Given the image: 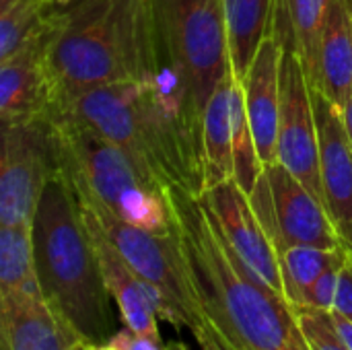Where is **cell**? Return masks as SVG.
<instances>
[{
  "instance_id": "277c9868",
  "label": "cell",
  "mask_w": 352,
  "mask_h": 350,
  "mask_svg": "<svg viewBox=\"0 0 352 350\" xmlns=\"http://www.w3.org/2000/svg\"><path fill=\"white\" fill-rule=\"evenodd\" d=\"M50 126L58 175L78 204L151 233L177 231L169 188L136 157L70 118H54Z\"/></svg>"
},
{
  "instance_id": "7a4b0ae2",
  "label": "cell",
  "mask_w": 352,
  "mask_h": 350,
  "mask_svg": "<svg viewBox=\"0 0 352 350\" xmlns=\"http://www.w3.org/2000/svg\"><path fill=\"white\" fill-rule=\"evenodd\" d=\"M54 118L95 130L136 157L165 188L202 198V151L146 85L126 80L62 93L54 101Z\"/></svg>"
},
{
  "instance_id": "ac0fdd59",
  "label": "cell",
  "mask_w": 352,
  "mask_h": 350,
  "mask_svg": "<svg viewBox=\"0 0 352 350\" xmlns=\"http://www.w3.org/2000/svg\"><path fill=\"white\" fill-rule=\"evenodd\" d=\"M233 83L235 74H227L212 91L202 116V159H204V192L233 179Z\"/></svg>"
},
{
  "instance_id": "f546056e",
  "label": "cell",
  "mask_w": 352,
  "mask_h": 350,
  "mask_svg": "<svg viewBox=\"0 0 352 350\" xmlns=\"http://www.w3.org/2000/svg\"><path fill=\"white\" fill-rule=\"evenodd\" d=\"M332 318H334V324H336V328H338L340 336L344 338V342H346L352 350V322L351 320H346L344 316L336 314V311H332Z\"/></svg>"
},
{
  "instance_id": "7402d4cb",
  "label": "cell",
  "mask_w": 352,
  "mask_h": 350,
  "mask_svg": "<svg viewBox=\"0 0 352 350\" xmlns=\"http://www.w3.org/2000/svg\"><path fill=\"white\" fill-rule=\"evenodd\" d=\"M16 291H41L31 225L0 227V295Z\"/></svg>"
},
{
  "instance_id": "7c38bea8",
  "label": "cell",
  "mask_w": 352,
  "mask_h": 350,
  "mask_svg": "<svg viewBox=\"0 0 352 350\" xmlns=\"http://www.w3.org/2000/svg\"><path fill=\"white\" fill-rule=\"evenodd\" d=\"M212 210L219 229L241 262L272 291L283 295V276L276 248L272 245L264 225L260 223L250 196L235 179L210 188L202 194Z\"/></svg>"
},
{
  "instance_id": "d6986e66",
  "label": "cell",
  "mask_w": 352,
  "mask_h": 350,
  "mask_svg": "<svg viewBox=\"0 0 352 350\" xmlns=\"http://www.w3.org/2000/svg\"><path fill=\"white\" fill-rule=\"evenodd\" d=\"M223 6L231 70L241 83L264 39L274 31L278 0H223Z\"/></svg>"
},
{
  "instance_id": "cb8c5ba5",
  "label": "cell",
  "mask_w": 352,
  "mask_h": 350,
  "mask_svg": "<svg viewBox=\"0 0 352 350\" xmlns=\"http://www.w3.org/2000/svg\"><path fill=\"white\" fill-rule=\"evenodd\" d=\"M45 25V0H0V62L33 39Z\"/></svg>"
},
{
  "instance_id": "2e32d148",
  "label": "cell",
  "mask_w": 352,
  "mask_h": 350,
  "mask_svg": "<svg viewBox=\"0 0 352 350\" xmlns=\"http://www.w3.org/2000/svg\"><path fill=\"white\" fill-rule=\"evenodd\" d=\"M280 64L283 45L276 35H270L264 39L245 78L241 80L248 120L264 167L278 161L276 144L280 126Z\"/></svg>"
},
{
  "instance_id": "9a60e30c",
  "label": "cell",
  "mask_w": 352,
  "mask_h": 350,
  "mask_svg": "<svg viewBox=\"0 0 352 350\" xmlns=\"http://www.w3.org/2000/svg\"><path fill=\"white\" fill-rule=\"evenodd\" d=\"M87 340L64 320L41 291L0 295L2 350H76Z\"/></svg>"
},
{
  "instance_id": "484cf974",
  "label": "cell",
  "mask_w": 352,
  "mask_h": 350,
  "mask_svg": "<svg viewBox=\"0 0 352 350\" xmlns=\"http://www.w3.org/2000/svg\"><path fill=\"white\" fill-rule=\"evenodd\" d=\"M346 262V256L342 260H338L336 264H332L311 287L309 297L305 307H314V309H324V311H332L334 309V301H336V293H338V285H340V270Z\"/></svg>"
},
{
  "instance_id": "44dd1931",
  "label": "cell",
  "mask_w": 352,
  "mask_h": 350,
  "mask_svg": "<svg viewBox=\"0 0 352 350\" xmlns=\"http://www.w3.org/2000/svg\"><path fill=\"white\" fill-rule=\"evenodd\" d=\"M334 0H278L285 19L295 35V45L311 87L318 85L320 45Z\"/></svg>"
},
{
  "instance_id": "30bf717a",
  "label": "cell",
  "mask_w": 352,
  "mask_h": 350,
  "mask_svg": "<svg viewBox=\"0 0 352 350\" xmlns=\"http://www.w3.org/2000/svg\"><path fill=\"white\" fill-rule=\"evenodd\" d=\"M274 35L283 45L280 126L276 144L278 161L324 202L320 132L314 109L311 83L297 52L293 31L278 29Z\"/></svg>"
},
{
  "instance_id": "5b68a950",
  "label": "cell",
  "mask_w": 352,
  "mask_h": 350,
  "mask_svg": "<svg viewBox=\"0 0 352 350\" xmlns=\"http://www.w3.org/2000/svg\"><path fill=\"white\" fill-rule=\"evenodd\" d=\"M45 21L56 97L136 80L146 0H45Z\"/></svg>"
},
{
  "instance_id": "4dcf8cb0",
  "label": "cell",
  "mask_w": 352,
  "mask_h": 350,
  "mask_svg": "<svg viewBox=\"0 0 352 350\" xmlns=\"http://www.w3.org/2000/svg\"><path fill=\"white\" fill-rule=\"evenodd\" d=\"M338 111H340L342 124H344V128H346V134H349V140H351L352 144V95L351 99L342 105V109H338Z\"/></svg>"
},
{
  "instance_id": "5bb4252c",
  "label": "cell",
  "mask_w": 352,
  "mask_h": 350,
  "mask_svg": "<svg viewBox=\"0 0 352 350\" xmlns=\"http://www.w3.org/2000/svg\"><path fill=\"white\" fill-rule=\"evenodd\" d=\"M80 215L93 239V248L101 266L105 287L118 305L122 324L134 334L163 342L157 326L159 318L167 322V305L163 297L126 264V260L120 256V252L101 231V227L91 217V212L80 206Z\"/></svg>"
},
{
  "instance_id": "3957f363",
  "label": "cell",
  "mask_w": 352,
  "mask_h": 350,
  "mask_svg": "<svg viewBox=\"0 0 352 350\" xmlns=\"http://www.w3.org/2000/svg\"><path fill=\"white\" fill-rule=\"evenodd\" d=\"M31 235L37 281L45 301L87 342L105 344L113 334L111 295L76 196L58 173L41 194Z\"/></svg>"
},
{
  "instance_id": "4316f807",
  "label": "cell",
  "mask_w": 352,
  "mask_h": 350,
  "mask_svg": "<svg viewBox=\"0 0 352 350\" xmlns=\"http://www.w3.org/2000/svg\"><path fill=\"white\" fill-rule=\"evenodd\" d=\"M107 344L116 350H167V344L151 340V338L140 336V334H134L126 326H124V330L113 332L111 338L107 340Z\"/></svg>"
},
{
  "instance_id": "8fae6325",
  "label": "cell",
  "mask_w": 352,
  "mask_h": 350,
  "mask_svg": "<svg viewBox=\"0 0 352 350\" xmlns=\"http://www.w3.org/2000/svg\"><path fill=\"white\" fill-rule=\"evenodd\" d=\"M54 31L43 29L0 62V120L2 124H25L50 120L56 99V83L50 66Z\"/></svg>"
},
{
  "instance_id": "1f68e13d",
  "label": "cell",
  "mask_w": 352,
  "mask_h": 350,
  "mask_svg": "<svg viewBox=\"0 0 352 350\" xmlns=\"http://www.w3.org/2000/svg\"><path fill=\"white\" fill-rule=\"evenodd\" d=\"M76 350H116V349H111L107 342L105 344H95V342H85V344H80L78 349Z\"/></svg>"
},
{
  "instance_id": "8992f818",
  "label": "cell",
  "mask_w": 352,
  "mask_h": 350,
  "mask_svg": "<svg viewBox=\"0 0 352 350\" xmlns=\"http://www.w3.org/2000/svg\"><path fill=\"white\" fill-rule=\"evenodd\" d=\"M151 10L202 130L212 91L233 72L223 0H151Z\"/></svg>"
},
{
  "instance_id": "9c48e42d",
  "label": "cell",
  "mask_w": 352,
  "mask_h": 350,
  "mask_svg": "<svg viewBox=\"0 0 352 350\" xmlns=\"http://www.w3.org/2000/svg\"><path fill=\"white\" fill-rule=\"evenodd\" d=\"M56 173L50 120L2 124L0 227L33 225L41 194Z\"/></svg>"
},
{
  "instance_id": "52a82bcc",
  "label": "cell",
  "mask_w": 352,
  "mask_h": 350,
  "mask_svg": "<svg viewBox=\"0 0 352 350\" xmlns=\"http://www.w3.org/2000/svg\"><path fill=\"white\" fill-rule=\"evenodd\" d=\"M80 206L91 212L126 264L163 297L167 305V322L177 330L186 328L196 334L204 326L206 316L192 283L179 233H151L107 212L85 204Z\"/></svg>"
},
{
  "instance_id": "603a6c76",
  "label": "cell",
  "mask_w": 352,
  "mask_h": 350,
  "mask_svg": "<svg viewBox=\"0 0 352 350\" xmlns=\"http://www.w3.org/2000/svg\"><path fill=\"white\" fill-rule=\"evenodd\" d=\"M233 179L235 184L250 196L258 184V179L264 173V163L260 159L256 138L248 120L245 111V99H243V87L235 78L233 83Z\"/></svg>"
},
{
  "instance_id": "f1b7e54d",
  "label": "cell",
  "mask_w": 352,
  "mask_h": 350,
  "mask_svg": "<svg viewBox=\"0 0 352 350\" xmlns=\"http://www.w3.org/2000/svg\"><path fill=\"white\" fill-rule=\"evenodd\" d=\"M194 338L198 340L200 344V350H235L229 342L227 338L206 320L204 326L194 334Z\"/></svg>"
},
{
  "instance_id": "d4e9b609",
  "label": "cell",
  "mask_w": 352,
  "mask_h": 350,
  "mask_svg": "<svg viewBox=\"0 0 352 350\" xmlns=\"http://www.w3.org/2000/svg\"><path fill=\"white\" fill-rule=\"evenodd\" d=\"M293 311L309 350H351L334 324L332 311L314 307H297Z\"/></svg>"
},
{
  "instance_id": "6da1fadb",
  "label": "cell",
  "mask_w": 352,
  "mask_h": 350,
  "mask_svg": "<svg viewBox=\"0 0 352 350\" xmlns=\"http://www.w3.org/2000/svg\"><path fill=\"white\" fill-rule=\"evenodd\" d=\"M169 194L206 320L235 350H309L291 305L241 262L204 198Z\"/></svg>"
},
{
  "instance_id": "ffe728a7",
  "label": "cell",
  "mask_w": 352,
  "mask_h": 350,
  "mask_svg": "<svg viewBox=\"0 0 352 350\" xmlns=\"http://www.w3.org/2000/svg\"><path fill=\"white\" fill-rule=\"evenodd\" d=\"M344 256V245L338 250H324L314 245H293L285 250L278 256V262L283 276V297L291 309L305 307L316 281Z\"/></svg>"
},
{
  "instance_id": "e0dca14e",
  "label": "cell",
  "mask_w": 352,
  "mask_h": 350,
  "mask_svg": "<svg viewBox=\"0 0 352 350\" xmlns=\"http://www.w3.org/2000/svg\"><path fill=\"white\" fill-rule=\"evenodd\" d=\"M338 109L352 95V0H334L320 45L318 85Z\"/></svg>"
},
{
  "instance_id": "d6a6232c",
  "label": "cell",
  "mask_w": 352,
  "mask_h": 350,
  "mask_svg": "<svg viewBox=\"0 0 352 350\" xmlns=\"http://www.w3.org/2000/svg\"><path fill=\"white\" fill-rule=\"evenodd\" d=\"M167 350H190V347L182 340H173V342H167Z\"/></svg>"
},
{
  "instance_id": "ba28073f",
  "label": "cell",
  "mask_w": 352,
  "mask_h": 350,
  "mask_svg": "<svg viewBox=\"0 0 352 350\" xmlns=\"http://www.w3.org/2000/svg\"><path fill=\"white\" fill-rule=\"evenodd\" d=\"M266 179L252 194V206L280 256L293 245L342 248L324 202L280 161L264 167Z\"/></svg>"
},
{
  "instance_id": "83f0119b",
  "label": "cell",
  "mask_w": 352,
  "mask_h": 350,
  "mask_svg": "<svg viewBox=\"0 0 352 350\" xmlns=\"http://www.w3.org/2000/svg\"><path fill=\"white\" fill-rule=\"evenodd\" d=\"M332 311L344 316L346 320L352 322V256L349 252H346V262L340 270V285H338V293H336Z\"/></svg>"
},
{
  "instance_id": "4fadbf2b",
  "label": "cell",
  "mask_w": 352,
  "mask_h": 350,
  "mask_svg": "<svg viewBox=\"0 0 352 350\" xmlns=\"http://www.w3.org/2000/svg\"><path fill=\"white\" fill-rule=\"evenodd\" d=\"M311 95L320 132L324 206L340 243L352 256V144L338 107L316 87Z\"/></svg>"
}]
</instances>
